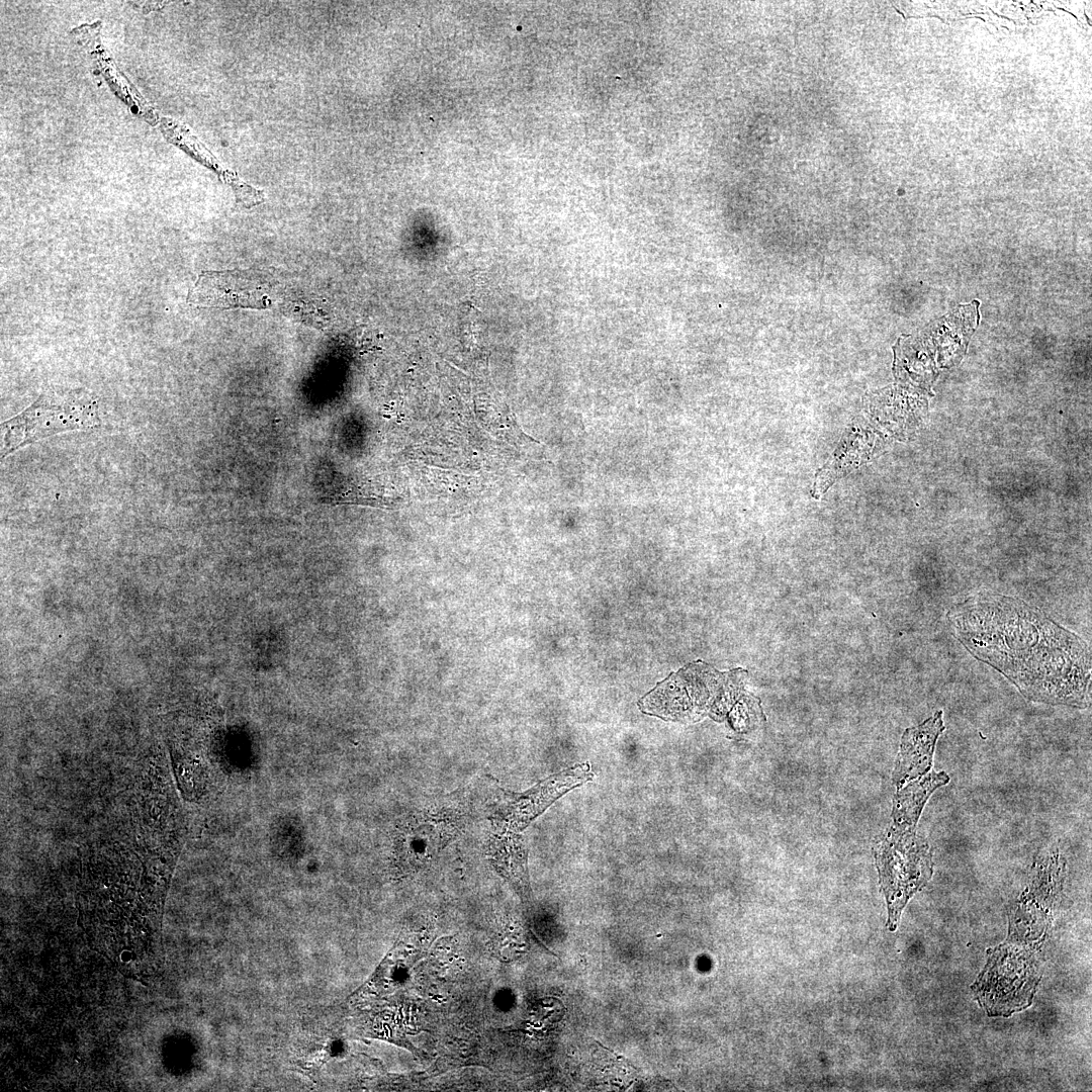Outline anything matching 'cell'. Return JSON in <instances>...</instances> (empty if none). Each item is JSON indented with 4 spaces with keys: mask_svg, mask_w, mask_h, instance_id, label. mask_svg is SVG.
I'll return each mask as SVG.
<instances>
[{
    "mask_svg": "<svg viewBox=\"0 0 1092 1092\" xmlns=\"http://www.w3.org/2000/svg\"><path fill=\"white\" fill-rule=\"evenodd\" d=\"M951 634L1003 674L1028 701L1085 709L1091 704L1088 644L1034 606L980 593L946 614Z\"/></svg>",
    "mask_w": 1092,
    "mask_h": 1092,
    "instance_id": "cell-1",
    "label": "cell"
},
{
    "mask_svg": "<svg viewBox=\"0 0 1092 1092\" xmlns=\"http://www.w3.org/2000/svg\"><path fill=\"white\" fill-rule=\"evenodd\" d=\"M100 425L98 403L84 391L41 394L30 406L2 423L1 459L49 436Z\"/></svg>",
    "mask_w": 1092,
    "mask_h": 1092,
    "instance_id": "cell-3",
    "label": "cell"
},
{
    "mask_svg": "<svg viewBox=\"0 0 1092 1092\" xmlns=\"http://www.w3.org/2000/svg\"><path fill=\"white\" fill-rule=\"evenodd\" d=\"M194 139L190 135L189 146L192 149V154L198 157L199 161L209 168L214 170L219 178L232 187L238 204L251 208L259 205L265 201V193L263 190L256 189L252 185L241 179L235 172L230 171L221 167L215 159L206 151H202L203 148L198 143H193Z\"/></svg>",
    "mask_w": 1092,
    "mask_h": 1092,
    "instance_id": "cell-6",
    "label": "cell"
},
{
    "mask_svg": "<svg viewBox=\"0 0 1092 1092\" xmlns=\"http://www.w3.org/2000/svg\"><path fill=\"white\" fill-rule=\"evenodd\" d=\"M495 864L504 877L516 887L517 891L528 897L530 884L527 869V851L519 838H509L508 845H502V851L494 856Z\"/></svg>",
    "mask_w": 1092,
    "mask_h": 1092,
    "instance_id": "cell-7",
    "label": "cell"
},
{
    "mask_svg": "<svg viewBox=\"0 0 1092 1092\" xmlns=\"http://www.w3.org/2000/svg\"><path fill=\"white\" fill-rule=\"evenodd\" d=\"M943 712L937 711L917 726L905 730L893 772L898 788L929 772L935 745L944 731Z\"/></svg>",
    "mask_w": 1092,
    "mask_h": 1092,
    "instance_id": "cell-4",
    "label": "cell"
},
{
    "mask_svg": "<svg viewBox=\"0 0 1092 1092\" xmlns=\"http://www.w3.org/2000/svg\"><path fill=\"white\" fill-rule=\"evenodd\" d=\"M593 777L589 763L585 762L550 777L529 792L522 794L516 800L514 808L518 829H523L562 794L590 781Z\"/></svg>",
    "mask_w": 1092,
    "mask_h": 1092,
    "instance_id": "cell-5",
    "label": "cell"
},
{
    "mask_svg": "<svg viewBox=\"0 0 1092 1092\" xmlns=\"http://www.w3.org/2000/svg\"><path fill=\"white\" fill-rule=\"evenodd\" d=\"M927 801L920 792L897 793L893 801L892 825L875 847L880 883L888 904L890 930L896 928L908 900L933 874L931 848L925 838L916 834Z\"/></svg>",
    "mask_w": 1092,
    "mask_h": 1092,
    "instance_id": "cell-2",
    "label": "cell"
}]
</instances>
